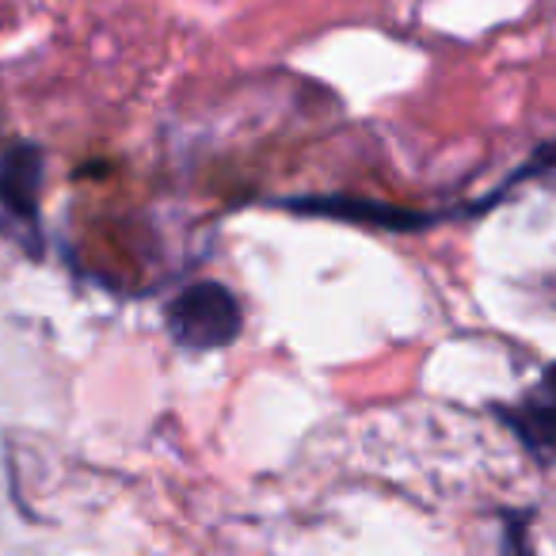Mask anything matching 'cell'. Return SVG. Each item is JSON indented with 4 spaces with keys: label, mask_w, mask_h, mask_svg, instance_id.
Here are the masks:
<instances>
[{
    "label": "cell",
    "mask_w": 556,
    "mask_h": 556,
    "mask_svg": "<svg viewBox=\"0 0 556 556\" xmlns=\"http://www.w3.org/2000/svg\"><path fill=\"white\" fill-rule=\"evenodd\" d=\"M164 328L187 351H217L229 348L244 332V313L225 282L202 278L184 287L164 309Z\"/></svg>",
    "instance_id": "6da1fadb"
},
{
    "label": "cell",
    "mask_w": 556,
    "mask_h": 556,
    "mask_svg": "<svg viewBox=\"0 0 556 556\" xmlns=\"http://www.w3.org/2000/svg\"><path fill=\"white\" fill-rule=\"evenodd\" d=\"M492 412L541 469H553L556 465V363H548L541 370V378L518 401L495 404Z\"/></svg>",
    "instance_id": "7a4b0ae2"
},
{
    "label": "cell",
    "mask_w": 556,
    "mask_h": 556,
    "mask_svg": "<svg viewBox=\"0 0 556 556\" xmlns=\"http://www.w3.org/2000/svg\"><path fill=\"white\" fill-rule=\"evenodd\" d=\"M39 191H42V149L12 146L0 156V214L20 229V237L39 248Z\"/></svg>",
    "instance_id": "3957f363"
},
{
    "label": "cell",
    "mask_w": 556,
    "mask_h": 556,
    "mask_svg": "<svg viewBox=\"0 0 556 556\" xmlns=\"http://www.w3.org/2000/svg\"><path fill=\"white\" fill-rule=\"evenodd\" d=\"M282 206L298 210V214H320V217H336V222L374 225V229H393V232L427 229V225L442 222V214H419V210L393 206V202H378V199H355V194H325V199H290V202H282Z\"/></svg>",
    "instance_id": "277c9868"
},
{
    "label": "cell",
    "mask_w": 556,
    "mask_h": 556,
    "mask_svg": "<svg viewBox=\"0 0 556 556\" xmlns=\"http://www.w3.org/2000/svg\"><path fill=\"white\" fill-rule=\"evenodd\" d=\"M518 176H556V141L553 146H541L538 156H533Z\"/></svg>",
    "instance_id": "5b68a950"
}]
</instances>
